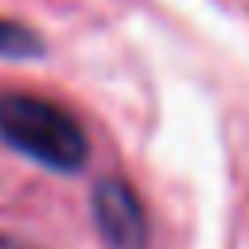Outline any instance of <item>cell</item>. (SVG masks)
<instances>
[{
  "instance_id": "277c9868",
  "label": "cell",
  "mask_w": 249,
  "mask_h": 249,
  "mask_svg": "<svg viewBox=\"0 0 249 249\" xmlns=\"http://www.w3.org/2000/svg\"><path fill=\"white\" fill-rule=\"evenodd\" d=\"M0 245H4V241H0Z\"/></svg>"
},
{
  "instance_id": "7a4b0ae2",
  "label": "cell",
  "mask_w": 249,
  "mask_h": 249,
  "mask_svg": "<svg viewBox=\"0 0 249 249\" xmlns=\"http://www.w3.org/2000/svg\"><path fill=\"white\" fill-rule=\"evenodd\" d=\"M89 202H93L97 233L109 249H148V210L121 175L97 179Z\"/></svg>"
},
{
  "instance_id": "3957f363",
  "label": "cell",
  "mask_w": 249,
  "mask_h": 249,
  "mask_svg": "<svg viewBox=\"0 0 249 249\" xmlns=\"http://www.w3.org/2000/svg\"><path fill=\"white\" fill-rule=\"evenodd\" d=\"M35 54H43V39L27 23H16V19L0 16V58L23 62V58H35Z\"/></svg>"
},
{
  "instance_id": "6da1fadb",
  "label": "cell",
  "mask_w": 249,
  "mask_h": 249,
  "mask_svg": "<svg viewBox=\"0 0 249 249\" xmlns=\"http://www.w3.org/2000/svg\"><path fill=\"white\" fill-rule=\"evenodd\" d=\"M0 140L58 175H74L89 160V136L82 121L58 101L23 89L0 93Z\"/></svg>"
}]
</instances>
